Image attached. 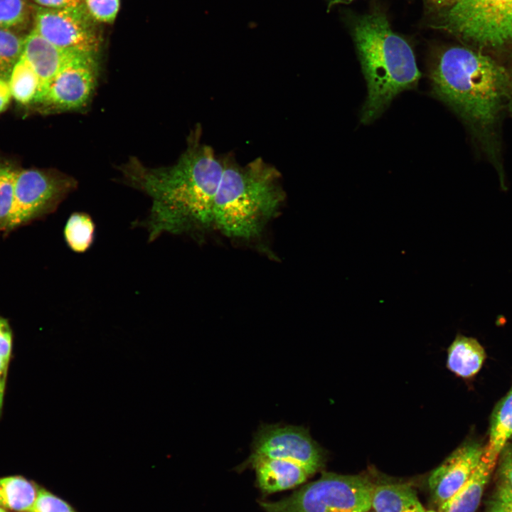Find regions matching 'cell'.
<instances>
[{"instance_id": "obj_20", "label": "cell", "mask_w": 512, "mask_h": 512, "mask_svg": "<svg viewBox=\"0 0 512 512\" xmlns=\"http://www.w3.org/2000/svg\"><path fill=\"white\" fill-rule=\"evenodd\" d=\"M95 232V224L90 215L84 212H74L65 225L63 235L71 250L83 253L92 246Z\"/></svg>"}, {"instance_id": "obj_27", "label": "cell", "mask_w": 512, "mask_h": 512, "mask_svg": "<svg viewBox=\"0 0 512 512\" xmlns=\"http://www.w3.org/2000/svg\"><path fill=\"white\" fill-rule=\"evenodd\" d=\"M487 512H512V494L496 486L489 500Z\"/></svg>"}, {"instance_id": "obj_35", "label": "cell", "mask_w": 512, "mask_h": 512, "mask_svg": "<svg viewBox=\"0 0 512 512\" xmlns=\"http://www.w3.org/2000/svg\"><path fill=\"white\" fill-rule=\"evenodd\" d=\"M425 512H439L438 511H434V510H426Z\"/></svg>"}, {"instance_id": "obj_14", "label": "cell", "mask_w": 512, "mask_h": 512, "mask_svg": "<svg viewBox=\"0 0 512 512\" xmlns=\"http://www.w3.org/2000/svg\"><path fill=\"white\" fill-rule=\"evenodd\" d=\"M496 464L481 459L466 483L446 502L439 512H476Z\"/></svg>"}, {"instance_id": "obj_30", "label": "cell", "mask_w": 512, "mask_h": 512, "mask_svg": "<svg viewBox=\"0 0 512 512\" xmlns=\"http://www.w3.org/2000/svg\"><path fill=\"white\" fill-rule=\"evenodd\" d=\"M12 98L9 82L0 78V113L4 112Z\"/></svg>"}, {"instance_id": "obj_6", "label": "cell", "mask_w": 512, "mask_h": 512, "mask_svg": "<svg viewBox=\"0 0 512 512\" xmlns=\"http://www.w3.org/2000/svg\"><path fill=\"white\" fill-rule=\"evenodd\" d=\"M432 26L479 46L512 42V0H457L432 15Z\"/></svg>"}, {"instance_id": "obj_4", "label": "cell", "mask_w": 512, "mask_h": 512, "mask_svg": "<svg viewBox=\"0 0 512 512\" xmlns=\"http://www.w3.org/2000/svg\"><path fill=\"white\" fill-rule=\"evenodd\" d=\"M215 197L213 227L225 236L249 240L260 234L284 201L279 171L257 158L245 166L223 158Z\"/></svg>"}, {"instance_id": "obj_22", "label": "cell", "mask_w": 512, "mask_h": 512, "mask_svg": "<svg viewBox=\"0 0 512 512\" xmlns=\"http://www.w3.org/2000/svg\"><path fill=\"white\" fill-rule=\"evenodd\" d=\"M25 37L14 30L0 29V78L9 81L11 73L23 53Z\"/></svg>"}, {"instance_id": "obj_23", "label": "cell", "mask_w": 512, "mask_h": 512, "mask_svg": "<svg viewBox=\"0 0 512 512\" xmlns=\"http://www.w3.org/2000/svg\"><path fill=\"white\" fill-rule=\"evenodd\" d=\"M29 14L28 0H0V29L14 31L23 27Z\"/></svg>"}, {"instance_id": "obj_1", "label": "cell", "mask_w": 512, "mask_h": 512, "mask_svg": "<svg viewBox=\"0 0 512 512\" xmlns=\"http://www.w3.org/2000/svg\"><path fill=\"white\" fill-rule=\"evenodd\" d=\"M224 169L211 146L193 134L186 150L169 166L148 168L132 160L123 169L127 182L152 203L139 225L151 242L163 233L196 235L213 226L215 197Z\"/></svg>"}, {"instance_id": "obj_13", "label": "cell", "mask_w": 512, "mask_h": 512, "mask_svg": "<svg viewBox=\"0 0 512 512\" xmlns=\"http://www.w3.org/2000/svg\"><path fill=\"white\" fill-rule=\"evenodd\" d=\"M78 54L82 53L59 48L33 30L25 37L23 55L34 69L41 82L38 97L63 66Z\"/></svg>"}, {"instance_id": "obj_34", "label": "cell", "mask_w": 512, "mask_h": 512, "mask_svg": "<svg viewBox=\"0 0 512 512\" xmlns=\"http://www.w3.org/2000/svg\"><path fill=\"white\" fill-rule=\"evenodd\" d=\"M5 389V382L0 381V412L3 405L4 395Z\"/></svg>"}, {"instance_id": "obj_19", "label": "cell", "mask_w": 512, "mask_h": 512, "mask_svg": "<svg viewBox=\"0 0 512 512\" xmlns=\"http://www.w3.org/2000/svg\"><path fill=\"white\" fill-rule=\"evenodd\" d=\"M8 82L12 97L22 105H33L41 90V82L23 55L14 67Z\"/></svg>"}, {"instance_id": "obj_28", "label": "cell", "mask_w": 512, "mask_h": 512, "mask_svg": "<svg viewBox=\"0 0 512 512\" xmlns=\"http://www.w3.org/2000/svg\"><path fill=\"white\" fill-rule=\"evenodd\" d=\"M12 351V331L8 320L0 316V356L9 361Z\"/></svg>"}, {"instance_id": "obj_31", "label": "cell", "mask_w": 512, "mask_h": 512, "mask_svg": "<svg viewBox=\"0 0 512 512\" xmlns=\"http://www.w3.org/2000/svg\"><path fill=\"white\" fill-rule=\"evenodd\" d=\"M457 0H424L428 11L435 14L453 4Z\"/></svg>"}, {"instance_id": "obj_11", "label": "cell", "mask_w": 512, "mask_h": 512, "mask_svg": "<svg viewBox=\"0 0 512 512\" xmlns=\"http://www.w3.org/2000/svg\"><path fill=\"white\" fill-rule=\"evenodd\" d=\"M484 448L477 442H466L432 471L427 486L437 506L449 499L469 479L481 459Z\"/></svg>"}, {"instance_id": "obj_3", "label": "cell", "mask_w": 512, "mask_h": 512, "mask_svg": "<svg viewBox=\"0 0 512 512\" xmlns=\"http://www.w3.org/2000/svg\"><path fill=\"white\" fill-rule=\"evenodd\" d=\"M351 34L367 83L361 120L368 124L376 119L398 95L415 87L421 73L411 46L392 30L380 9L356 17Z\"/></svg>"}, {"instance_id": "obj_15", "label": "cell", "mask_w": 512, "mask_h": 512, "mask_svg": "<svg viewBox=\"0 0 512 512\" xmlns=\"http://www.w3.org/2000/svg\"><path fill=\"white\" fill-rule=\"evenodd\" d=\"M374 512H425L416 490L408 484H375L371 501Z\"/></svg>"}, {"instance_id": "obj_16", "label": "cell", "mask_w": 512, "mask_h": 512, "mask_svg": "<svg viewBox=\"0 0 512 512\" xmlns=\"http://www.w3.org/2000/svg\"><path fill=\"white\" fill-rule=\"evenodd\" d=\"M486 352L474 338L457 335L447 350V366L462 378L474 376L481 368Z\"/></svg>"}, {"instance_id": "obj_2", "label": "cell", "mask_w": 512, "mask_h": 512, "mask_svg": "<svg viewBox=\"0 0 512 512\" xmlns=\"http://www.w3.org/2000/svg\"><path fill=\"white\" fill-rule=\"evenodd\" d=\"M429 78L439 100L479 127L495 121L510 90L506 69L489 56L466 47L439 51L430 63Z\"/></svg>"}, {"instance_id": "obj_10", "label": "cell", "mask_w": 512, "mask_h": 512, "mask_svg": "<svg viewBox=\"0 0 512 512\" xmlns=\"http://www.w3.org/2000/svg\"><path fill=\"white\" fill-rule=\"evenodd\" d=\"M251 447L250 455L294 461L313 475L326 462L324 450L302 426L263 424L255 432Z\"/></svg>"}, {"instance_id": "obj_21", "label": "cell", "mask_w": 512, "mask_h": 512, "mask_svg": "<svg viewBox=\"0 0 512 512\" xmlns=\"http://www.w3.org/2000/svg\"><path fill=\"white\" fill-rule=\"evenodd\" d=\"M18 168L0 159V233L6 235L14 203L15 180Z\"/></svg>"}, {"instance_id": "obj_33", "label": "cell", "mask_w": 512, "mask_h": 512, "mask_svg": "<svg viewBox=\"0 0 512 512\" xmlns=\"http://www.w3.org/2000/svg\"><path fill=\"white\" fill-rule=\"evenodd\" d=\"M354 0H328V6L329 8H331V6L339 4H348Z\"/></svg>"}, {"instance_id": "obj_7", "label": "cell", "mask_w": 512, "mask_h": 512, "mask_svg": "<svg viewBox=\"0 0 512 512\" xmlns=\"http://www.w3.org/2000/svg\"><path fill=\"white\" fill-rule=\"evenodd\" d=\"M76 186L74 178L56 171L18 169L6 234L54 212Z\"/></svg>"}, {"instance_id": "obj_8", "label": "cell", "mask_w": 512, "mask_h": 512, "mask_svg": "<svg viewBox=\"0 0 512 512\" xmlns=\"http://www.w3.org/2000/svg\"><path fill=\"white\" fill-rule=\"evenodd\" d=\"M98 56L78 54L70 59L33 105L43 113L80 110L90 102L99 77Z\"/></svg>"}, {"instance_id": "obj_5", "label": "cell", "mask_w": 512, "mask_h": 512, "mask_svg": "<svg viewBox=\"0 0 512 512\" xmlns=\"http://www.w3.org/2000/svg\"><path fill=\"white\" fill-rule=\"evenodd\" d=\"M375 484L365 475L323 472L282 499L258 503L265 512H366Z\"/></svg>"}, {"instance_id": "obj_24", "label": "cell", "mask_w": 512, "mask_h": 512, "mask_svg": "<svg viewBox=\"0 0 512 512\" xmlns=\"http://www.w3.org/2000/svg\"><path fill=\"white\" fill-rule=\"evenodd\" d=\"M83 2L91 17L99 22L114 21L119 9V0H83Z\"/></svg>"}, {"instance_id": "obj_36", "label": "cell", "mask_w": 512, "mask_h": 512, "mask_svg": "<svg viewBox=\"0 0 512 512\" xmlns=\"http://www.w3.org/2000/svg\"><path fill=\"white\" fill-rule=\"evenodd\" d=\"M0 512H6L1 507H0Z\"/></svg>"}, {"instance_id": "obj_32", "label": "cell", "mask_w": 512, "mask_h": 512, "mask_svg": "<svg viewBox=\"0 0 512 512\" xmlns=\"http://www.w3.org/2000/svg\"><path fill=\"white\" fill-rule=\"evenodd\" d=\"M9 361L0 356V381H6Z\"/></svg>"}, {"instance_id": "obj_37", "label": "cell", "mask_w": 512, "mask_h": 512, "mask_svg": "<svg viewBox=\"0 0 512 512\" xmlns=\"http://www.w3.org/2000/svg\"><path fill=\"white\" fill-rule=\"evenodd\" d=\"M366 512H374V511H366Z\"/></svg>"}, {"instance_id": "obj_12", "label": "cell", "mask_w": 512, "mask_h": 512, "mask_svg": "<svg viewBox=\"0 0 512 512\" xmlns=\"http://www.w3.org/2000/svg\"><path fill=\"white\" fill-rule=\"evenodd\" d=\"M255 472V484L264 496L294 489L313 476L303 465L294 461L250 455L240 466Z\"/></svg>"}, {"instance_id": "obj_26", "label": "cell", "mask_w": 512, "mask_h": 512, "mask_svg": "<svg viewBox=\"0 0 512 512\" xmlns=\"http://www.w3.org/2000/svg\"><path fill=\"white\" fill-rule=\"evenodd\" d=\"M497 486L512 494V442H508L498 458Z\"/></svg>"}, {"instance_id": "obj_25", "label": "cell", "mask_w": 512, "mask_h": 512, "mask_svg": "<svg viewBox=\"0 0 512 512\" xmlns=\"http://www.w3.org/2000/svg\"><path fill=\"white\" fill-rule=\"evenodd\" d=\"M28 512H78L67 501L53 493L39 488L36 502Z\"/></svg>"}, {"instance_id": "obj_17", "label": "cell", "mask_w": 512, "mask_h": 512, "mask_svg": "<svg viewBox=\"0 0 512 512\" xmlns=\"http://www.w3.org/2000/svg\"><path fill=\"white\" fill-rule=\"evenodd\" d=\"M512 437V387L495 407L491 418L488 443L482 458L496 464L499 454Z\"/></svg>"}, {"instance_id": "obj_18", "label": "cell", "mask_w": 512, "mask_h": 512, "mask_svg": "<svg viewBox=\"0 0 512 512\" xmlns=\"http://www.w3.org/2000/svg\"><path fill=\"white\" fill-rule=\"evenodd\" d=\"M39 488L19 476L0 478V506L16 512H28L33 508Z\"/></svg>"}, {"instance_id": "obj_9", "label": "cell", "mask_w": 512, "mask_h": 512, "mask_svg": "<svg viewBox=\"0 0 512 512\" xmlns=\"http://www.w3.org/2000/svg\"><path fill=\"white\" fill-rule=\"evenodd\" d=\"M33 31L55 46L77 53L98 56L101 36L85 5L55 9L33 8Z\"/></svg>"}, {"instance_id": "obj_29", "label": "cell", "mask_w": 512, "mask_h": 512, "mask_svg": "<svg viewBox=\"0 0 512 512\" xmlns=\"http://www.w3.org/2000/svg\"><path fill=\"white\" fill-rule=\"evenodd\" d=\"M37 6L55 9L73 8L84 5L83 0H33Z\"/></svg>"}]
</instances>
